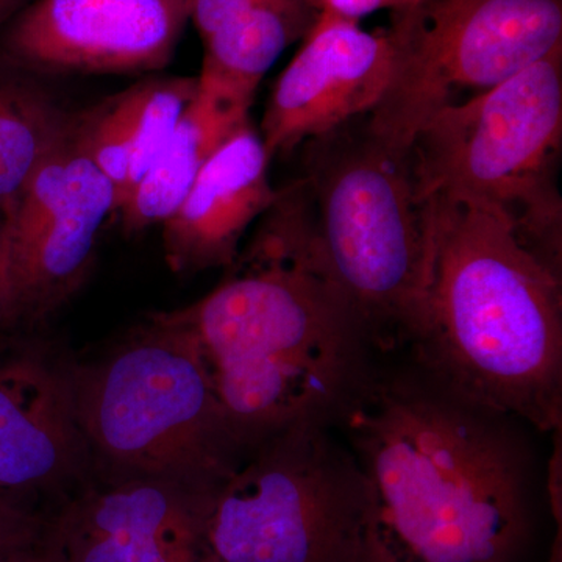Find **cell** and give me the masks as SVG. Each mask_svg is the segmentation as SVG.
<instances>
[{
	"mask_svg": "<svg viewBox=\"0 0 562 562\" xmlns=\"http://www.w3.org/2000/svg\"><path fill=\"white\" fill-rule=\"evenodd\" d=\"M364 484L335 428L297 425L251 447L210 492L203 562H361Z\"/></svg>",
	"mask_w": 562,
	"mask_h": 562,
	"instance_id": "7",
	"label": "cell"
},
{
	"mask_svg": "<svg viewBox=\"0 0 562 562\" xmlns=\"http://www.w3.org/2000/svg\"><path fill=\"white\" fill-rule=\"evenodd\" d=\"M195 94L198 77L144 81L120 94L131 144V179L124 201L165 149Z\"/></svg>",
	"mask_w": 562,
	"mask_h": 562,
	"instance_id": "18",
	"label": "cell"
},
{
	"mask_svg": "<svg viewBox=\"0 0 562 562\" xmlns=\"http://www.w3.org/2000/svg\"><path fill=\"white\" fill-rule=\"evenodd\" d=\"M47 519L0 494V558L40 549Z\"/></svg>",
	"mask_w": 562,
	"mask_h": 562,
	"instance_id": "19",
	"label": "cell"
},
{
	"mask_svg": "<svg viewBox=\"0 0 562 562\" xmlns=\"http://www.w3.org/2000/svg\"><path fill=\"white\" fill-rule=\"evenodd\" d=\"M562 46L497 87L443 106L408 149L420 201L486 206L561 273Z\"/></svg>",
	"mask_w": 562,
	"mask_h": 562,
	"instance_id": "6",
	"label": "cell"
},
{
	"mask_svg": "<svg viewBox=\"0 0 562 562\" xmlns=\"http://www.w3.org/2000/svg\"><path fill=\"white\" fill-rule=\"evenodd\" d=\"M120 198L72 127L47 155L5 217L18 322L52 316L79 291L99 233Z\"/></svg>",
	"mask_w": 562,
	"mask_h": 562,
	"instance_id": "9",
	"label": "cell"
},
{
	"mask_svg": "<svg viewBox=\"0 0 562 562\" xmlns=\"http://www.w3.org/2000/svg\"><path fill=\"white\" fill-rule=\"evenodd\" d=\"M394 74L366 116L384 146L414 136L461 92L491 90L562 46V0H417L394 10Z\"/></svg>",
	"mask_w": 562,
	"mask_h": 562,
	"instance_id": "8",
	"label": "cell"
},
{
	"mask_svg": "<svg viewBox=\"0 0 562 562\" xmlns=\"http://www.w3.org/2000/svg\"><path fill=\"white\" fill-rule=\"evenodd\" d=\"M92 476L74 362L40 350L0 361V494L57 492Z\"/></svg>",
	"mask_w": 562,
	"mask_h": 562,
	"instance_id": "13",
	"label": "cell"
},
{
	"mask_svg": "<svg viewBox=\"0 0 562 562\" xmlns=\"http://www.w3.org/2000/svg\"><path fill=\"white\" fill-rule=\"evenodd\" d=\"M261 2L265 0H191L190 18L194 21L202 40H205L225 22Z\"/></svg>",
	"mask_w": 562,
	"mask_h": 562,
	"instance_id": "20",
	"label": "cell"
},
{
	"mask_svg": "<svg viewBox=\"0 0 562 562\" xmlns=\"http://www.w3.org/2000/svg\"><path fill=\"white\" fill-rule=\"evenodd\" d=\"M430 258L413 361L532 430L562 420V288L497 211L425 199Z\"/></svg>",
	"mask_w": 562,
	"mask_h": 562,
	"instance_id": "3",
	"label": "cell"
},
{
	"mask_svg": "<svg viewBox=\"0 0 562 562\" xmlns=\"http://www.w3.org/2000/svg\"><path fill=\"white\" fill-rule=\"evenodd\" d=\"M246 121L249 110L198 87V94L184 110L171 139L117 211L125 232L138 233L165 224L214 151Z\"/></svg>",
	"mask_w": 562,
	"mask_h": 562,
	"instance_id": "16",
	"label": "cell"
},
{
	"mask_svg": "<svg viewBox=\"0 0 562 562\" xmlns=\"http://www.w3.org/2000/svg\"><path fill=\"white\" fill-rule=\"evenodd\" d=\"M0 562H55L43 547L32 550V552L10 554V557L0 558Z\"/></svg>",
	"mask_w": 562,
	"mask_h": 562,
	"instance_id": "23",
	"label": "cell"
},
{
	"mask_svg": "<svg viewBox=\"0 0 562 562\" xmlns=\"http://www.w3.org/2000/svg\"><path fill=\"white\" fill-rule=\"evenodd\" d=\"M210 492L158 476L90 480L47 519L55 562H203Z\"/></svg>",
	"mask_w": 562,
	"mask_h": 562,
	"instance_id": "10",
	"label": "cell"
},
{
	"mask_svg": "<svg viewBox=\"0 0 562 562\" xmlns=\"http://www.w3.org/2000/svg\"><path fill=\"white\" fill-rule=\"evenodd\" d=\"M72 122L43 92L0 79V216L5 220Z\"/></svg>",
	"mask_w": 562,
	"mask_h": 562,
	"instance_id": "17",
	"label": "cell"
},
{
	"mask_svg": "<svg viewBox=\"0 0 562 562\" xmlns=\"http://www.w3.org/2000/svg\"><path fill=\"white\" fill-rule=\"evenodd\" d=\"M269 165L271 157L250 121L214 151L179 209L161 225L173 272L228 268L236 260L244 235L279 195L269 180Z\"/></svg>",
	"mask_w": 562,
	"mask_h": 562,
	"instance_id": "14",
	"label": "cell"
},
{
	"mask_svg": "<svg viewBox=\"0 0 562 562\" xmlns=\"http://www.w3.org/2000/svg\"><path fill=\"white\" fill-rule=\"evenodd\" d=\"M336 430L364 484L361 562H519L538 482L522 420L412 361L375 366Z\"/></svg>",
	"mask_w": 562,
	"mask_h": 562,
	"instance_id": "1",
	"label": "cell"
},
{
	"mask_svg": "<svg viewBox=\"0 0 562 562\" xmlns=\"http://www.w3.org/2000/svg\"><path fill=\"white\" fill-rule=\"evenodd\" d=\"M24 0H0V27L5 24L18 9L22 5Z\"/></svg>",
	"mask_w": 562,
	"mask_h": 562,
	"instance_id": "24",
	"label": "cell"
},
{
	"mask_svg": "<svg viewBox=\"0 0 562 562\" xmlns=\"http://www.w3.org/2000/svg\"><path fill=\"white\" fill-rule=\"evenodd\" d=\"M266 214L224 280L169 312L198 339L247 450L297 425L336 428L376 366L301 235L279 211Z\"/></svg>",
	"mask_w": 562,
	"mask_h": 562,
	"instance_id": "2",
	"label": "cell"
},
{
	"mask_svg": "<svg viewBox=\"0 0 562 562\" xmlns=\"http://www.w3.org/2000/svg\"><path fill=\"white\" fill-rule=\"evenodd\" d=\"M190 11L191 0H33L11 25L7 50L47 70L160 69Z\"/></svg>",
	"mask_w": 562,
	"mask_h": 562,
	"instance_id": "12",
	"label": "cell"
},
{
	"mask_svg": "<svg viewBox=\"0 0 562 562\" xmlns=\"http://www.w3.org/2000/svg\"><path fill=\"white\" fill-rule=\"evenodd\" d=\"M18 322L16 305L11 290L9 272V243H7L5 221L0 217V328Z\"/></svg>",
	"mask_w": 562,
	"mask_h": 562,
	"instance_id": "21",
	"label": "cell"
},
{
	"mask_svg": "<svg viewBox=\"0 0 562 562\" xmlns=\"http://www.w3.org/2000/svg\"><path fill=\"white\" fill-rule=\"evenodd\" d=\"M306 149L301 179L273 205L373 350L412 346L424 312L430 239L408 154L376 139L366 116L310 140Z\"/></svg>",
	"mask_w": 562,
	"mask_h": 562,
	"instance_id": "4",
	"label": "cell"
},
{
	"mask_svg": "<svg viewBox=\"0 0 562 562\" xmlns=\"http://www.w3.org/2000/svg\"><path fill=\"white\" fill-rule=\"evenodd\" d=\"M74 383L99 479L158 476L213 491L249 452L198 339L169 312L105 357L74 362Z\"/></svg>",
	"mask_w": 562,
	"mask_h": 562,
	"instance_id": "5",
	"label": "cell"
},
{
	"mask_svg": "<svg viewBox=\"0 0 562 562\" xmlns=\"http://www.w3.org/2000/svg\"><path fill=\"white\" fill-rule=\"evenodd\" d=\"M394 63L390 31L368 32L358 20L321 9L262 116L260 135L271 160L371 114L390 87Z\"/></svg>",
	"mask_w": 562,
	"mask_h": 562,
	"instance_id": "11",
	"label": "cell"
},
{
	"mask_svg": "<svg viewBox=\"0 0 562 562\" xmlns=\"http://www.w3.org/2000/svg\"><path fill=\"white\" fill-rule=\"evenodd\" d=\"M317 0H265L211 33L199 90L250 110L262 77L316 21Z\"/></svg>",
	"mask_w": 562,
	"mask_h": 562,
	"instance_id": "15",
	"label": "cell"
},
{
	"mask_svg": "<svg viewBox=\"0 0 562 562\" xmlns=\"http://www.w3.org/2000/svg\"><path fill=\"white\" fill-rule=\"evenodd\" d=\"M414 2L417 0H317L321 9L336 11L351 20H358L362 14L372 13L379 9L397 10Z\"/></svg>",
	"mask_w": 562,
	"mask_h": 562,
	"instance_id": "22",
	"label": "cell"
}]
</instances>
